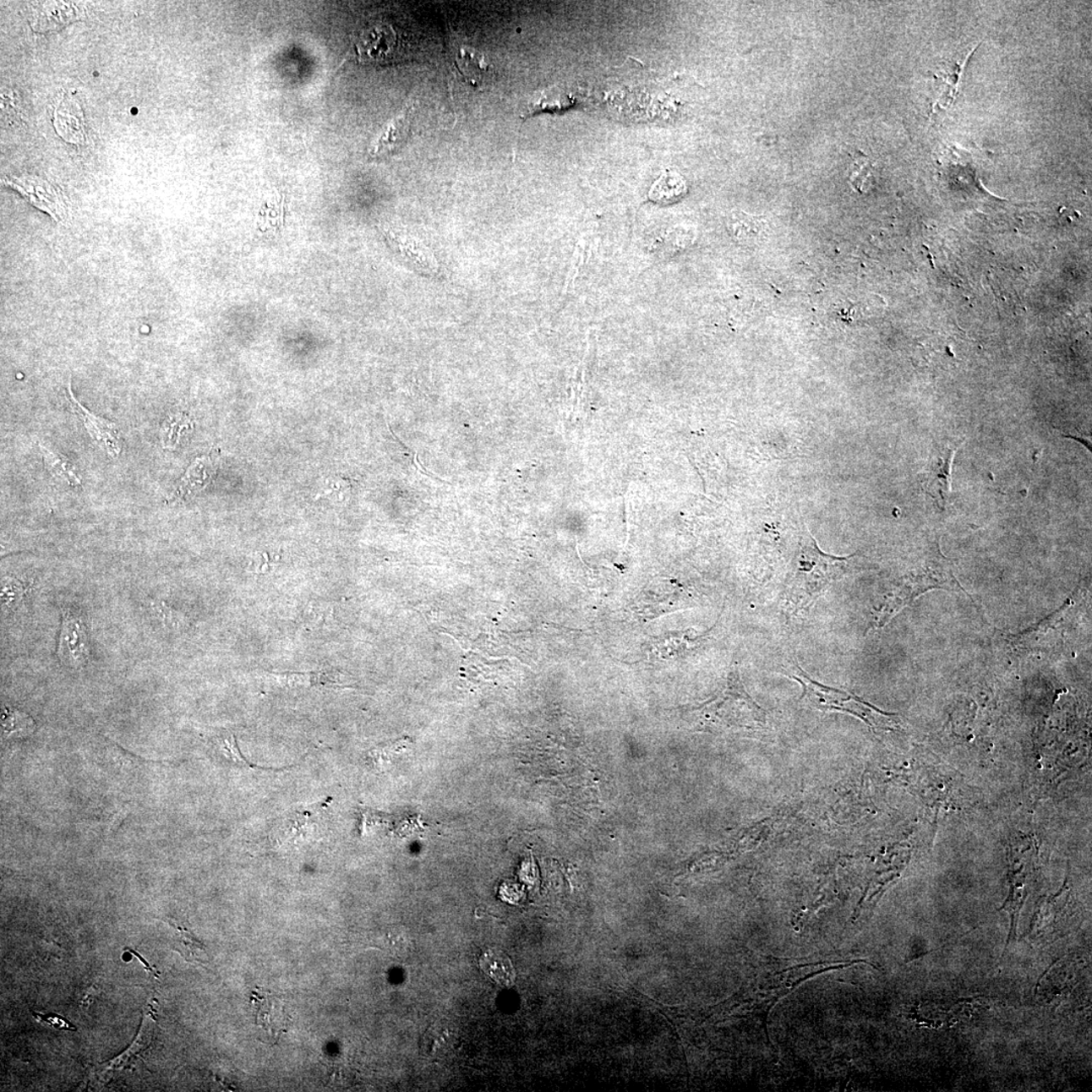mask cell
Here are the masks:
<instances>
[{
    "mask_svg": "<svg viewBox=\"0 0 1092 1092\" xmlns=\"http://www.w3.org/2000/svg\"><path fill=\"white\" fill-rule=\"evenodd\" d=\"M2 725L5 738L27 736L33 734L35 729V721L29 714L8 707L3 710Z\"/></svg>",
    "mask_w": 1092,
    "mask_h": 1092,
    "instance_id": "d6986e66",
    "label": "cell"
},
{
    "mask_svg": "<svg viewBox=\"0 0 1092 1092\" xmlns=\"http://www.w3.org/2000/svg\"><path fill=\"white\" fill-rule=\"evenodd\" d=\"M935 589L964 592L953 573L950 561L936 548L932 558L923 569L904 576L893 585L878 610H876L873 628L883 627L898 613L918 597Z\"/></svg>",
    "mask_w": 1092,
    "mask_h": 1092,
    "instance_id": "7a4b0ae2",
    "label": "cell"
},
{
    "mask_svg": "<svg viewBox=\"0 0 1092 1092\" xmlns=\"http://www.w3.org/2000/svg\"><path fill=\"white\" fill-rule=\"evenodd\" d=\"M574 102L575 99L571 92L560 89V87H551V89L542 91V94L530 101L528 115H533L538 112L568 109V107L574 105Z\"/></svg>",
    "mask_w": 1092,
    "mask_h": 1092,
    "instance_id": "9a60e30c",
    "label": "cell"
},
{
    "mask_svg": "<svg viewBox=\"0 0 1092 1092\" xmlns=\"http://www.w3.org/2000/svg\"><path fill=\"white\" fill-rule=\"evenodd\" d=\"M68 391L72 410H74V413L79 417L82 422H84L85 429L89 431L92 440L99 442L101 445L104 446L105 450L112 457H117L120 456L122 445L117 425L112 423V422L100 418V417L90 413L89 410L85 408V407L75 399L74 395L72 394L70 386L68 388Z\"/></svg>",
    "mask_w": 1092,
    "mask_h": 1092,
    "instance_id": "9c48e42d",
    "label": "cell"
},
{
    "mask_svg": "<svg viewBox=\"0 0 1092 1092\" xmlns=\"http://www.w3.org/2000/svg\"><path fill=\"white\" fill-rule=\"evenodd\" d=\"M152 609H153L154 614H156V616L157 617V620L162 622L163 625H167L169 627H177V625L179 622L178 615H177V612H175L174 610L172 609V608L165 604L164 602L162 601L154 602L152 605Z\"/></svg>",
    "mask_w": 1092,
    "mask_h": 1092,
    "instance_id": "603a6c76",
    "label": "cell"
},
{
    "mask_svg": "<svg viewBox=\"0 0 1092 1092\" xmlns=\"http://www.w3.org/2000/svg\"><path fill=\"white\" fill-rule=\"evenodd\" d=\"M85 17L84 10L74 3H43L30 19L35 32L47 33L63 28L76 19Z\"/></svg>",
    "mask_w": 1092,
    "mask_h": 1092,
    "instance_id": "30bf717a",
    "label": "cell"
},
{
    "mask_svg": "<svg viewBox=\"0 0 1092 1092\" xmlns=\"http://www.w3.org/2000/svg\"><path fill=\"white\" fill-rule=\"evenodd\" d=\"M27 593L23 581H20L14 576H4L2 581V606L5 612H14L18 609L20 603Z\"/></svg>",
    "mask_w": 1092,
    "mask_h": 1092,
    "instance_id": "44dd1931",
    "label": "cell"
},
{
    "mask_svg": "<svg viewBox=\"0 0 1092 1092\" xmlns=\"http://www.w3.org/2000/svg\"><path fill=\"white\" fill-rule=\"evenodd\" d=\"M128 950L130 951L131 954L135 955L138 958V959L140 960L144 965H145V969L147 971L152 973V975L156 977L159 976L158 973L156 970H154L153 968H151L150 965H149L148 963L145 960H144V958L138 954L137 952L131 949H128Z\"/></svg>",
    "mask_w": 1092,
    "mask_h": 1092,
    "instance_id": "d4e9b609",
    "label": "cell"
},
{
    "mask_svg": "<svg viewBox=\"0 0 1092 1092\" xmlns=\"http://www.w3.org/2000/svg\"><path fill=\"white\" fill-rule=\"evenodd\" d=\"M84 112L74 100L64 97L54 112V127L66 142L81 145L85 141Z\"/></svg>",
    "mask_w": 1092,
    "mask_h": 1092,
    "instance_id": "8fae6325",
    "label": "cell"
},
{
    "mask_svg": "<svg viewBox=\"0 0 1092 1092\" xmlns=\"http://www.w3.org/2000/svg\"><path fill=\"white\" fill-rule=\"evenodd\" d=\"M3 183L18 190L30 204L50 215L56 221H63L65 205L52 184L35 177H7Z\"/></svg>",
    "mask_w": 1092,
    "mask_h": 1092,
    "instance_id": "8992f818",
    "label": "cell"
},
{
    "mask_svg": "<svg viewBox=\"0 0 1092 1092\" xmlns=\"http://www.w3.org/2000/svg\"><path fill=\"white\" fill-rule=\"evenodd\" d=\"M686 192V185L677 173L663 175L651 189L650 197L655 202L671 203L681 198Z\"/></svg>",
    "mask_w": 1092,
    "mask_h": 1092,
    "instance_id": "ac0fdd59",
    "label": "cell"
},
{
    "mask_svg": "<svg viewBox=\"0 0 1092 1092\" xmlns=\"http://www.w3.org/2000/svg\"><path fill=\"white\" fill-rule=\"evenodd\" d=\"M331 797L315 805L285 813L272 828V839L278 846L308 841L319 836L325 822Z\"/></svg>",
    "mask_w": 1092,
    "mask_h": 1092,
    "instance_id": "277c9868",
    "label": "cell"
},
{
    "mask_svg": "<svg viewBox=\"0 0 1092 1092\" xmlns=\"http://www.w3.org/2000/svg\"><path fill=\"white\" fill-rule=\"evenodd\" d=\"M216 745H217L221 755L223 756L224 758L232 765L264 771H281L286 769V767H283V769H271V767H264L252 764L251 762L244 758V756L242 755L239 746L237 745L234 734H228L219 736V738L216 740Z\"/></svg>",
    "mask_w": 1092,
    "mask_h": 1092,
    "instance_id": "ffe728a7",
    "label": "cell"
},
{
    "mask_svg": "<svg viewBox=\"0 0 1092 1092\" xmlns=\"http://www.w3.org/2000/svg\"><path fill=\"white\" fill-rule=\"evenodd\" d=\"M481 967L483 972L494 981L501 986H512L515 980V971L511 961L501 951L488 950L481 958Z\"/></svg>",
    "mask_w": 1092,
    "mask_h": 1092,
    "instance_id": "5bb4252c",
    "label": "cell"
},
{
    "mask_svg": "<svg viewBox=\"0 0 1092 1092\" xmlns=\"http://www.w3.org/2000/svg\"><path fill=\"white\" fill-rule=\"evenodd\" d=\"M957 447L942 445L932 452L929 470L925 473V491L942 505L952 492V466Z\"/></svg>",
    "mask_w": 1092,
    "mask_h": 1092,
    "instance_id": "ba28073f",
    "label": "cell"
},
{
    "mask_svg": "<svg viewBox=\"0 0 1092 1092\" xmlns=\"http://www.w3.org/2000/svg\"><path fill=\"white\" fill-rule=\"evenodd\" d=\"M210 467V461L207 457L199 458L194 463L183 478L179 483L178 488L173 492L172 498V502L177 498H183L192 492L200 490L205 487V482L209 480V468Z\"/></svg>",
    "mask_w": 1092,
    "mask_h": 1092,
    "instance_id": "2e32d148",
    "label": "cell"
},
{
    "mask_svg": "<svg viewBox=\"0 0 1092 1092\" xmlns=\"http://www.w3.org/2000/svg\"><path fill=\"white\" fill-rule=\"evenodd\" d=\"M271 676L285 687H311L315 685L341 684L342 674L336 671H322L319 673H287L272 674Z\"/></svg>",
    "mask_w": 1092,
    "mask_h": 1092,
    "instance_id": "4fadbf2b",
    "label": "cell"
},
{
    "mask_svg": "<svg viewBox=\"0 0 1092 1092\" xmlns=\"http://www.w3.org/2000/svg\"><path fill=\"white\" fill-rule=\"evenodd\" d=\"M40 450L44 456L45 467L51 475L61 478L69 483L70 486L79 487L81 485L80 478L77 475L75 467L68 458L55 451H51L47 447L40 445Z\"/></svg>",
    "mask_w": 1092,
    "mask_h": 1092,
    "instance_id": "e0dca14e",
    "label": "cell"
},
{
    "mask_svg": "<svg viewBox=\"0 0 1092 1092\" xmlns=\"http://www.w3.org/2000/svg\"><path fill=\"white\" fill-rule=\"evenodd\" d=\"M410 110L411 107H407L405 112L390 122L383 135L375 143L374 147L375 156L393 153L396 149L404 145L407 139L409 138L411 131Z\"/></svg>",
    "mask_w": 1092,
    "mask_h": 1092,
    "instance_id": "7c38bea8",
    "label": "cell"
},
{
    "mask_svg": "<svg viewBox=\"0 0 1092 1092\" xmlns=\"http://www.w3.org/2000/svg\"><path fill=\"white\" fill-rule=\"evenodd\" d=\"M90 656L89 631L79 611L72 607L62 609L57 657L67 668H84Z\"/></svg>",
    "mask_w": 1092,
    "mask_h": 1092,
    "instance_id": "5b68a950",
    "label": "cell"
},
{
    "mask_svg": "<svg viewBox=\"0 0 1092 1092\" xmlns=\"http://www.w3.org/2000/svg\"><path fill=\"white\" fill-rule=\"evenodd\" d=\"M33 1014L34 1018L40 1023L49 1024V1026L60 1029V1031H76V1027L68 1019L58 1016V1014H42L38 1013H34Z\"/></svg>",
    "mask_w": 1092,
    "mask_h": 1092,
    "instance_id": "cb8c5ba5",
    "label": "cell"
},
{
    "mask_svg": "<svg viewBox=\"0 0 1092 1092\" xmlns=\"http://www.w3.org/2000/svg\"><path fill=\"white\" fill-rule=\"evenodd\" d=\"M251 1003L254 1007L256 1024L264 1029L270 1039L277 1040L283 1033L287 1031L290 1017L281 998L269 991L256 989L252 993Z\"/></svg>",
    "mask_w": 1092,
    "mask_h": 1092,
    "instance_id": "52a82bcc",
    "label": "cell"
},
{
    "mask_svg": "<svg viewBox=\"0 0 1092 1092\" xmlns=\"http://www.w3.org/2000/svg\"><path fill=\"white\" fill-rule=\"evenodd\" d=\"M178 930L179 942L183 946L185 957L199 963H205L207 960V954H205V947L202 944V942L195 939L187 930L183 928H178Z\"/></svg>",
    "mask_w": 1092,
    "mask_h": 1092,
    "instance_id": "7402d4cb",
    "label": "cell"
},
{
    "mask_svg": "<svg viewBox=\"0 0 1092 1092\" xmlns=\"http://www.w3.org/2000/svg\"><path fill=\"white\" fill-rule=\"evenodd\" d=\"M849 558L823 554L816 540L808 534L798 556L794 575L787 585L788 605L795 612L811 606L833 581L846 573Z\"/></svg>",
    "mask_w": 1092,
    "mask_h": 1092,
    "instance_id": "6da1fadb",
    "label": "cell"
},
{
    "mask_svg": "<svg viewBox=\"0 0 1092 1092\" xmlns=\"http://www.w3.org/2000/svg\"><path fill=\"white\" fill-rule=\"evenodd\" d=\"M792 673L791 678L803 688L802 698L807 699L813 707L852 714L873 729H885L893 720L894 715L883 713L853 694L816 682L800 666Z\"/></svg>",
    "mask_w": 1092,
    "mask_h": 1092,
    "instance_id": "3957f363",
    "label": "cell"
}]
</instances>
